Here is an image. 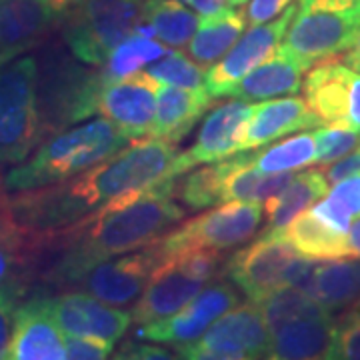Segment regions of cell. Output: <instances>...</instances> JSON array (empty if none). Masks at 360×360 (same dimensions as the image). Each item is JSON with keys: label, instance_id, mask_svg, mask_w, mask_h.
Segmentation results:
<instances>
[{"label": "cell", "instance_id": "1", "mask_svg": "<svg viewBox=\"0 0 360 360\" xmlns=\"http://www.w3.org/2000/svg\"><path fill=\"white\" fill-rule=\"evenodd\" d=\"M174 179L122 194L75 224L32 232V255H54L42 276L56 286L75 284L103 260L134 252L162 238L184 219L174 196Z\"/></svg>", "mask_w": 360, "mask_h": 360}, {"label": "cell", "instance_id": "2", "mask_svg": "<svg viewBox=\"0 0 360 360\" xmlns=\"http://www.w3.org/2000/svg\"><path fill=\"white\" fill-rule=\"evenodd\" d=\"M179 148L162 139H134L98 165L34 191L4 193L6 219L26 232L66 229L122 194L142 191L167 172Z\"/></svg>", "mask_w": 360, "mask_h": 360}, {"label": "cell", "instance_id": "3", "mask_svg": "<svg viewBox=\"0 0 360 360\" xmlns=\"http://www.w3.org/2000/svg\"><path fill=\"white\" fill-rule=\"evenodd\" d=\"M130 142L108 118L90 120L51 136L26 162L2 176V193L14 194L51 186L98 165Z\"/></svg>", "mask_w": 360, "mask_h": 360}, {"label": "cell", "instance_id": "4", "mask_svg": "<svg viewBox=\"0 0 360 360\" xmlns=\"http://www.w3.org/2000/svg\"><path fill=\"white\" fill-rule=\"evenodd\" d=\"M39 66L32 56H18L0 66V165L28 158L42 136Z\"/></svg>", "mask_w": 360, "mask_h": 360}, {"label": "cell", "instance_id": "5", "mask_svg": "<svg viewBox=\"0 0 360 360\" xmlns=\"http://www.w3.org/2000/svg\"><path fill=\"white\" fill-rule=\"evenodd\" d=\"M222 262L224 258L220 250L212 248L184 250L162 257L136 300V307L130 314L132 321L136 324H150L172 316L219 274Z\"/></svg>", "mask_w": 360, "mask_h": 360}, {"label": "cell", "instance_id": "6", "mask_svg": "<svg viewBox=\"0 0 360 360\" xmlns=\"http://www.w3.org/2000/svg\"><path fill=\"white\" fill-rule=\"evenodd\" d=\"M360 34V0H300L284 51L312 66L352 49Z\"/></svg>", "mask_w": 360, "mask_h": 360}, {"label": "cell", "instance_id": "7", "mask_svg": "<svg viewBox=\"0 0 360 360\" xmlns=\"http://www.w3.org/2000/svg\"><path fill=\"white\" fill-rule=\"evenodd\" d=\"M142 0H82L66 14L63 40L80 63L104 66L141 18Z\"/></svg>", "mask_w": 360, "mask_h": 360}, {"label": "cell", "instance_id": "8", "mask_svg": "<svg viewBox=\"0 0 360 360\" xmlns=\"http://www.w3.org/2000/svg\"><path fill=\"white\" fill-rule=\"evenodd\" d=\"M262 222V206L255 200H229L226 205L210 208L186 220L179 229L167 232L156 240L162 257L184 250L212 248L231 250L248 243Z\"/></svg>", "mask_w": 360, "mask_h": 360}, {"label": "cell", "instance_id": "9", "mask_svg": "<svg viewBox=\"0 0 360 360\" xmlns=\"http://www.w3.org/2000/svg\"><path fill=\"white\" fill-rule=\"evenodd\" d=\"M174 350L188 360L269 359L270 333L258 302L250 300L226 310L196 340Z\"/></svg>", "mask_w": 360, "mask_h": 360}, {"label": "cell", "instance_id": "10", "mask_svg": "<svg viewBox=\"0 0 360 360\" xmlns=\"http://www.w3.org/2000/svg\"><path fill=\"white\" fill-rule=\"evenodd\" d=\"M296 257L298 252L284 240L281 231H264L257 240L224 260L222 274L240 288L248 300L260 302L284 286V274Z\"/></svg>", "mask_w": 360, "mask_h": 360}, {"label": "cell", "instance_id": "11", "mask_svg": "<svg viewBox=\"0 0 360 360\" xmlns=\"http://www.w3.org/2000/svg\"><path fill=\"white\" fill-rule=\"evenodd\" d=\"M296 6L290 4L281 16L272 18L269 22L250 26L240 39L234 42L231 51L226 52L219 63L206 72L205 90L208 96L222 98L229 96L231 90L243 80V78L264 63L272 52L283 44L284 34L295 18Z\"/></svg>", "mask_w": 360, "mask_h": 360}, {"label": "cell", "instance_id": "12", "mask_svg": "<svg viewBox=\"0 0 360 360\" xmlns=\"http://www.w3.org/2000/svg\"><path fill=\"white\" fill-rule=\"evenodd\" d=\"M304 101L322 124H347L360 130V72L342 60L314 63L302 80Z\"/></svg>", "mask_w": 360, "mask_h": 360}, {"label": "cell", "instance_id": "13", "mask_svg": "<svg viewBox=\"0 0 360 360\" xmlns=\"http://www.w3.org/2000/svg\"><path fill=\"white\" fill-rule=\"evenodd\" d=\"M44 80L42 98L39 96L42 124L66 127L96 115L98 92L104 84V72H94L77 63L51 66Z\"/></svg>", "mask_w": 360, "mask_h": 360}, {"label": "cell", "instance_id": "14", "mask_svg": "<svg viewBox=\"0 0 360 360\" xmlns=\"http://www.w3.org/2000/svg\"><path fill=\"white\" fill-rule=\"evenodd\" d=\"M250 115L252 104L240 98L217 104L206 115L193 144L184 153L174 156L167 179H176L179 174L188 172L191 168L217 162L240 153V136Z\"/></svg>", "mask_w": 360, "mask_h": 360}, {"label": "cell", "instance_id": "15", "mask_svg": "<svg viewBox=\"0 0 360 360\" xmlns=\"http://www.w3.org/2000/svg\"><path fill=\"white\" fill-rule=\"evenodd\" d=\"M162 260L158 245L144 246L124 257L108 258L90 269L75 286L110 307H127L141 298L148 278Z\"/></svg>", "mask_w": 360, "mask_h": 360}, {"label": "cell", "instance_id": "16", "mask_svg": "<svg viewBox=\"0 0 360 360\" xmlns=\"http://www.w3.org/2000/svg\"><path fill=\"white\" fill-rule=\"evenodd\" d=\"M238 300L240 296L234 290V284L222 283V281L208 284L172 316L150 324H141L134 336L141 340L174 345V347L193 342L226 310L236 307Z\"/></svg>", "mask_w": 360, "mask_h": 360}, {"label": "cell", "instance_id": "17", "mask_svg": "<svg viewBox=\"0 0 360 360\" xmlns=\"http://www.w3.org/2000/svg\"><path fill=\"white\" fill-rule=\"evenodd\" d=\"M158 84L146 70L118 80L106 78L98 92L96 115L108 118L130 141L142 139L155 120Z\"/></svg>", "mask_w": 360, "mask_h": 360}, {"label": "cell", "instance_id": "18", "mask_svg": "<svg viewBox=\"0 0 360 360\" xmlns=\"http://www.w3.org/2000/svg\"><path fill=\"white\" fill-rule=\"evenodd\" d=\"M8 360H65V335L52 316L49 298L18 304L6 347Z\"/></svg>", "mask_w": 360, "mask_h": 360}, {"label": "cell", "instance_id": "19", "mask_svg": "<svg viewBox=\"0 0 360 360\" xmlns=\"http://www.w3.org/2000/svg\"><path fill=\"white\" fill-rule=\"evenodd\" d=\"M49 307L65 336H101L116 342L132 322L129 312L112 309L82 290L52 296Z\"/></svg>", "mask_w": 360, "mask_h": 360}, {"label": "cell", "instance_id": "20", "mask_svg": "<svg viewBox=\"0 0 360 360\" xmlns=\"http://www.w3.org/2000/svg\"><path fill=\"white\" fill-rule=\"evenodd\" d=\"M322 122L309 108L307 101L298 96L278 98V101H262L252 104V115L246 122L240 136V153L266 146L286 134L298 130L319 129Z\"/></svg>", "mask_w": 360, "mask_h": 360}, {"label": "cell", "instance_id": "21", "mask_svg": "<svg viewBox=\"0 0 360 360\" xmlns=\"http://www.w3.org/2000/svg\"><path fill=\"white\" fill-rule=\"evenodd\" d=\"M54 25L40 0H0V66L37 49Z\"/></svg>", "mask_w": 360, "mask_h": 360}, {"label": "cell", "instance_id": "22", "mask_svg": "<svg viewBox=\"0 0 360 360\" xmlns=\"http://www.w3.org/2000/svg\"><path fill=\"white\" fill-rule=\"evenodd\" d=\"M212 98L205 86L200 89H182V86H160L156 89V112L150 136L179 144L194 124L210 108Z\"/></svg>", "mask_w": 360, "mask_h": 360}, {"label": "cell", "instance_id": "23", "mask_svg": "<svg viewBox=\"0 0 360 360\" xmlns=\"http://www.w3.org/2000/svg\"><path fill=\"white\" fill-rule=\"evenodd\" d=\"M310 66L296 58L295 54L286 52L283 46L270 54L264 63L252 68L229 96L240 101H269L274 96L296 94L302 89V75Z\"/></svg>", "mask_w": 360, "mask_h": 360}, {"label": "cell", "instance_id": "24", "mask_svg": "<svg viewBox=\"0 0 360 360\" xmlns=\"http://www.w3.org/2000/svg\"><path fill=\"white\" fill-rule=\"evenodd\" d=\"M335 345V322L330 316L298 319L286 322L270 335L269 359L314 360L330 359Z\"/></svg>", "mask_w": 360, "mask_h": 360}, {"label": "cell", "instance_id": "25", "mask_svg": "<svg viewBox=\"0 0 360 360\" xmlns=\"http://www.w3.org/2000/svg\"><path fill=\"white\" fill-rule=\"evenodd\" d=\"M246 14L238 6H229L212 16H202L188 42V54L200 66H210L231 51L243 37Z\"/></svg>", "mask_w": 360, "mask_h": 360}, {"label": "cell", "instance_id": "26", "mask_svg": "<svg viewBox=\"0 0 360 360\" xmlns=\"http://www.w3.org/2000/svg\"><path fill=\"white\" fill-rule=\"evenodd\" d=\"M278 231L300 257L312 258V260L350 257L347 234L324 224L309 208L296 214L295 219Z\"/></svg>", "mask_w": 360, "mask_h": 360}, {"label": "cell", "instance_id": "27", "mask_svg": "<svg viewBox=\"0 0 360 360\" xmlns=\"http://www.w3.org/2000/svg\"><path fill=\"white\" fill-rule=\"evenodd\" d=\"M328 194V180L322 170H307L295 174L281 193L272 194L264 200L266 214V231H278L286 226L296 214L316 205L321 198Z\"/></svg>", "mask_w": 360, "mask_h": 360}, {"label": "cell", "instance_id": "28", "mask_svg": "<svg viewBox=\"0 0 360 360\" xmlns=\"http://www.w3.org/2000/svg\"><path fill=\"white\" fill-rule=\"evenodd\" d=\"M310 296L316 298L328 312L352 307L360 296V258L319 260Z\"/></svg>", "mask_w": 360, "mask_h": 360}, {"label": "cell", "instance_id": "29", "mask_svg": "<svg viewBox=\"0 0 360 360\" xmlns=\"http://www.w3.org/2000/svg\"><path fill=\"white\" fill-rule=\"evenodd\" d=\"M153 26L155 39L172 49L188 44L198 26V16L179 0H142L141 18Z\"/></svg>", "mask_w": 360, "mask_h": 360}, {"label": "cell", "instance_id": "30", "mask_svg": "<svg viewBox=\"0 0 360 360\" xmlns=\"http://www.w3.org/2000/svg\"><path fill=\"white\" fill-rule=\"evenodd\" d=\"M232 165H234V155L217 162H208V167L186 174L179 186L174 184V196L188 210H205L210 206H217L222 202V184Z\"/></svg>", "mask_w": 360, "mask_h": 360}, {"label": "cell", "instance_id": "31", "mask_svg": "<svg viewBox=\"0 0 360 360\" xmlns=\"http://www.w3.org/2000/svg\"><path fill=\"white\" fill-rule=\"evenodd\" d=\"M262 310L264 322L272 335L286 322L298 321V319H316V316H330L333 312L322 307L316 298L295 286H281L274 292H270L264 300L258 302Z\"/></svg>", "mask_w": 360, "mask_h": 360}, {"label": "cell", "instance_id": "32", "mask_svg": "<svg viewBox=\"0 0 360 360\" xmlns=\"http://www.w3.org/2000/svg\"><path fill=\"white\" fill-rule=\"evenodd\" d=\"M316 162V141L314 132L296 134L276 144H266L262 150L252 153V165L260 172H290Z\"/></svg>", "mask_w": 360, "mask_h": 360}, {"label": "cell", "instance_id": "33", "mask_svg": "<svg viewBox=\"0 0 360 360\" xmlns=\"http://www.w3.org/2000/svg\"><path fill=\"white\" fill-rule=\"evenodd\" d=\"M170 49L167 44H162L160 40L144 37L132 30L129 39H124L115 51L110 52L108 60L104 63V77L108 80H118V78H127L134 72L142 70L146 65H153L156 60H160L165 54H168Z\"/></svg>", "mask_w": 360, "mask_h": 360}, {"label": "cell", "instance_id": "34", "mask_svg": "<svg viewBox=\"0 0 360 360\" xmlns=\"http://www.w3.org/2000/svg\"><path fill=\"white\" fill-rule=\"evenodd\" d=\"M32 257V232H26L11 220H0V284L22 278Z\"/></svg>", "mask_w": 360, "mask_h": 360}, {"label": "cell", "instance_id": "35", "mask_svg": "<svg viewBox=\"0 0 360 360\" xmlns=\"http://www.w3.org/2000/svg\"><path fill=\"white\" fill-rule=\"evenodd\" d=\"M146 72L158 82L172 86H182V89L205 86L206 72L202 70V66H198V63H194L191 56L179 51H170L165 54L156 65L148 66Z\"/></svg>", "mask_w": 360, "mask_h": 360}, {"label": "cell", "instance_id": "36", "mask_svg": "<svg viewBox=\"0 0 360 360\" xmlns=\"http://www.w3.org/2000/svg\"><path fill=\"white\" fill-rule=\"evenodd\" d=\"M316 141V162L330 165L348 155L360 144V130L350 129L347 124H328L319 127L314 132Z\"/></svg>", "mask_w": 360, "mask_h": 360}, {"label": "cell", "instance_id": "37", "mask_svg": "<svg viewBox=\"0 0 360 360\" xmlns=\"http://www.w3.org/2000/svg\"><path fill=\"white\" fill-rule=\"evenodd\" d=\"M330 359L360 360V310L350 309L335 322V345Z\"/></svg>", "mask_w": 360, "mask_h": 360}, {"label": "cell", "instance_id": "38", "mask_svg": "<svg viewBox=\"0 0 360 360\" xmlns=\"http://www.w3.org/2000/svg\"><path fill=\"white\" fill-rule=\"evenodd\" d=\"M25 281L11 278L0 284V359L6 356V347L13 333L14 312L25 296Z\"/></svg>", "mask_w": 360, "mask_h": 360}, {"label": "cell", "instance_id": "39", "mask_svg": "<svg viewBox=\"0 0 360 360\" xmlns=\"http://www.w3.org/2000/svg\"><path fill=\"white\" fill-rule=\"evenodd\" d=\"M66 359L103 360L112 356L115 342L101 336H65Z\"/></svg>", "mask_w": 360, "mask_h": 360}, {"label": "cell", "instance_id": "40", "mask_svg": "<svg viewBox=\"0 0 360 360\" xmlns=\"http://www.w3.org/2000/svg\"><path fill=\"white\" fill-rule=\"evenodd\" d=\"M326 196H330L336 205L342 206L348 214L352 217V220L359 219L360 217V174L336 182L335 188L326 194Z\"/></svg>", "mask_w": 360, "mask_h": 360}, {"label": "cell", "instance_id": "41", "mask_svg": "<svg viewBox=\"0 0 360 360\" xmlns=\"http://www.w3.org/2000/svg\"><path fill=\"white\" fill-rule=\"evenodd\" d=\"M292 4V0H250L246 8V22L250 26L269 22L272 18L281 14Z\"/></svg>", "mask_w": 360, "mask_h": 360}, {"label": "cell", "instance_id": "42", "mask_svg": "<svg viewBox=\"0 0 360 360\" xmlns=\"http://www.w3.org/2000/svg\"><path fill=\"white\" fill-rule=\"evenodd\" d=\"M115 359H130V360H172L179 359L165 347H155V345H142L136 340H127L120 350L115 354Z\"/></svg>", "mask_w": 360, "mask_h": 360}, {"label": "cell", "instance_id": "43", "mask_svg": "<svg viewBox=\"0 0 360 360\" xmlns=\"http://www.w3.org/2000/svg\"><path fill=\"white\" fill-rule=\"evenodd\" d=\"M322 172H324V176L328 180V184H336L340 180L360 174V144L354 150H350L348 155L342 156V158L330 162V167L326 168V170H322Z\"/></svg>", "mask_w": 360, "mask_h": 360}, {"label": "cell", "instance_id": "44", "mask_svg": "<svg viewBox=\"0 0 360 360\" xmlns=\"http://www.w3.org/2000/svg\"><path fill=\"white\" fill-rule=\"evenodd\" d=\"M188 6H193L194 13L202 14V16H212V14L229 8L231 6V0H191Z\"/></svg>", "mask_w": 360, "mask_h": 360}, {"label": "cell", "instance_id": "45", "mask_svg": "<svg viewBox=\"0 0 360 360\" xmlns=\"http://www.w3.org/2000/svg\"><path fill=\"white\" fill-rule=\"evenodd\" d=\"M40 2L49 8V13L54 16V20L60 22L66 14L70 13L78 2H82V0H40Z\"/></svg>", "mask_w": 360, "mask_h": 360}, {"label": "cell", "instance_id": "46", "mask_svg": "<svg viewBox=\"0 0 360 360\" xmlns=\"http://www.w3.org/2000/svg\"><path fill=\"white\" fill-rule=\"evenodd\" d=\"M348 236V246H350V257L360 258V217L352 220L350 229L347 232Z\"/></svg>", "mask_w": 360, "mask_h": 360}, {"label": "cell", "instance_id": "47", "mask_svg": "<svg viewBox=\"0 0 360 360\" xmlns=\"http://www.w3.org/2000/svg\"><path fill=\"white\" fill-rule=\"evenodd\" d=\"M342 63L360 72V34H359V39H356V42L352 44L350 52H348L347 56H342Z\"/></svg>", "mask_w": 360, "mask_h": 360}, {"label": "cell", "instance_id": "48", "mask_svg": "<svg viewBox=\"0 0 360 360\" xmlns=\"http://www.w3.org/2000/svg\"><path fill=\"white\" fill-rule=\"evenodd\" d=\"M6 217V212H4V193L0 191V220Z\"/></svg>", "mask_w": 360, "mask_h": 360}, {"label": "cell", "instance_id": "49", "mask_svg": "<svg viewBox=\"0 0 360 360\" xmlns=\"http://www.w3.org/2000/svg\"><path fill=\"white\" fill-rule=\"evenodd\" d=\"M248 0H231V6H243Z\"/></svg>", "mask_w": 360, "mask_h": 360}, {"label": "cell", "instance_id": "50", "mask_svg": "<svg viewBox=\"0 0 360 360\" xmlns=\"http://www.w3.org/2000/svg\"><path fill=\"white\" fill-rule=\"evenodd\" d=\"M352 309L360 310V296H359V298H356V300H354V304H352Z\"/></svg>", "mask_w": 360, "mask_h": 360}, {"label": "cell", "instance_id": "51", "mask_svg": "<svg viewBox=\"0 0 360 360\" xmlns=\"http://www.w3.org/2000/svg\"><path fill=\"white\" fill-rule=\"evenodd\" d=\"M179 2H182V4H191V0H179Z\"/></svg>", "mask_w": 360, "mask_h": 360}]
</instances>
